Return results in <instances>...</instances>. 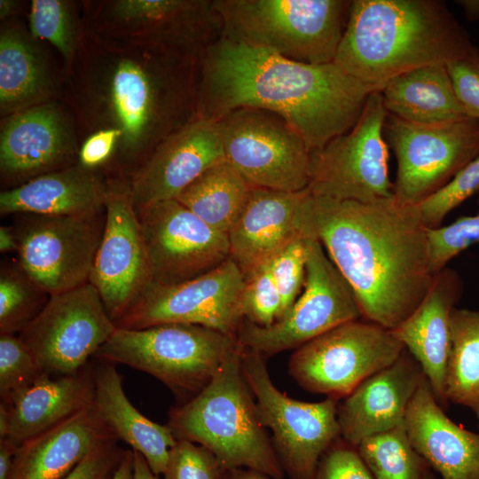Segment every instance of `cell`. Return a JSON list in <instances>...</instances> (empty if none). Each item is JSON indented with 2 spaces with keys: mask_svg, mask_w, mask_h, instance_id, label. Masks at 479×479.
Segmentation results:
<instances>
[{
  "mask_svg": "<svg viewBox=\"0 0 479 479\" xmlns=\"http://www.w3.org/2000/svg\"><path fill=\"white\" fill-rule=\"evenodd\" d=\"M241 350L239 342L201 391L170 408L168 426L177 440L210 450L227 471L247 468L283 479L285 471L242 373Z\"/></svg>",
  "mask_w": 479,
  "mask_h": 479,
  "instance_id": "cell-4",
  "label": "cell"
},
{
  "mask_svg": "<svg viewBox=\"0 0 479 479\" xmlns=\"http://www.w3.org/2000/svg\"><path fill=\"white\" fill-rule=\"evenodd\" d=\"M117 442L109 440L94 448L63 479H111L126 452Z\"/></svg>",
  "mask_w": 479,
  "mask_h": 479,
  "instance_id": "cell-45",
  "label": "cell"
},
{
  "mask_svg": "<svg viewBox=\"0 0 479 479\" xmlns=\"http://www.w3.org/2000/svg\"><path fill=\"white\" fill-rule=\"evenodd\" d=\"M108 184L80 164L35 177L0 193L6 215L81 216L105 210Z\"/></svg>",
  "mask_w": 479,
  "mask_h": 479,
  "instance_id": "cell-25",
  "label": "cell"
},
{
  "mask_svg": "<svg viewBox=\"0 0 479 479\" xmlns=\"http://www.w3.org/2000/svg\"><path fill=\"white\" fill-rule=\"evenodd\" d=\"M446 66L467 115L479 120V51L475 48Z\"/></svg>",
  "mask_w": 479,
  "mask_h": 479,
  "instance_id": "cell-44",
  "label": "cell"
},
{
  "mask_svg": "<svg viewBox=\"0 0 479 479\" xmlns=\"http://www.w3.org/2000/svg\"><path fill=\"white\" fill-rule=\"evenodd\" d=\"M109 440L117 439L91 404L22 442L9 479H63L90 452Z\"/></svg>",
  "mask_w": 479,
  "mask_h": 479,
  "instance_id": "cell-24",
  "label": "cell"
},
{
  "mask_svg": "<svg viewBox=\"0 0 479 479\" xmlns=\"http://www.w3.org/2000/svg\"><path fill=\"white\" fill-rule=\"evenodd\" d=\"M93 395L92 365L88 364L72 374H44L9 401L3 402L10 412L9 433L5 438L20 445L90 406Z\"/></svg>",
  "mask_w": 479,
  "mask_h": 479,
  "instance_id": "cell-26",
  "label": "cell"
},
{
  "mask_svg": "<svg viewBox=\"0 0 479 479\" xmlns=\"http://www.w3.org/2000/svg\"><path fill=\"white\" fill-rule=\"evenodd\" d=\"M297 226L322 244L369 322L395 329L433 283L428 227L417 206L337 200L305 189Z\"/></svg>",
  "mask_w": 479,
  "mask_h": 479,
  "instance_id": "cell-1",
  "label": "cell"
},
{
  "mask_svg": "<svg viewBox=\"0 0 479 479\" xmlns=\"http://www.w3.org/2000/svg\"><path fill=\"white\" fill-rule=\"evenodd\" d=\"M304 192L252 188L246 206L227 233L230 258L244 276L300 233L297 216Z\"/></svg>",
  "mask_w": 479,
  "mask_h": 479,
  "instance_id": "cell-23",
  "label": "cell"
},
{
  "mask_svg": "<svg viewBox=\"0 0 479 479\" xmlns=\"http://www.w3.org/2000/svg\"><path fill=\"white\" fill-rule=\"evenodd\" d=\"M227 469L208 448L178 439L169 450L163 479H224Z\"/></svg>",
  "mask_w": 479,
  "mask_h": 479,
  "instance_id": "cell-40",
  "label": "cell"
},
{
  "mask_svg": "<svg viewBox=\"0 0 479 479\" xmlns=\"http://www.w3.org/2000/svg\"><path fill=\"white\" fill-rule=\"evenodd\" d=\"M383 131L397 162L394 198L404 205H419L479 155L475 118L422 124L388 114Z\"/></svg>",
  "mask_w": 479,
  "mask_h": 479,
  "instance_id": "cell-10",
  "label": "cell"
},
{
  "mask_svg": "<svg viewBox=\"0 0 479 479\" xmlns=\"http://www.w3.org/2000/svg\"><path fill=\"white\" fill-rule=\"evenodd\" d=\"M431 268L435 273L459 253L479 242V212L448 225L428 228Z\"/></svg>",
  "mask_w": 479,
  "mask_h": 479,
  "instance_id": "cell-41",
  "label": "cell"
},
{
  "mask_svg": "<svg viewBox=\"0 0 479 479\" xmlns=\"http://www.w3.org/2000/svg\"><path fill=\"white\" fill-rule=\"evenodd\" d=\"M18 242L12 226L0 227V252H17Z\"/></svg>",
  "mask_w": 479,
  "mask_h": 479,
  "instance_id": "cell-49",
  "label": "cell"
},
{
  "mask_svg": "<svg viewBox=\"0 0 479 479\" xmlns=\"http://www.w3.org/2000/svg\"><path fill=\"white\" fill-rule=\"evenodd\" d=\"M245 276L228 258L208 272L173 285L152 284L114 324L142 329L165 323L202 326L238 336L244 320Z\"/></svg>",
  "mask_w": 479,
  "mask_h": 479,
  "instance_id": "cell-14",
  "label": "cell"
},
{
  "mask_svg": "<svg viewBox=\"0 0 479 479\" xmlns=\"http://www.w3.org/2000/svg\"><path fill=\"white\" fill-rule=\"evenodd\" d=\"M422 479H437L431 472L430 467H428L424 472Z\"/></svg>",
  "mask_w": 479,
  "mask_h": 479,
  "instance_id": "cell-55",
  "label": "cell"
},
{
  "mask_svg": "<svg viewBox=\"0 0 479 479\" xmlns=\"http://www.w3.org/2000/svg\"><path fill=\"white\" fill-rule=\"evenodd\" d=\"M92 366V406L97 414L118 441L145 459L153 474L162 475L177 441L170 428L149 420L131 404L115 364L99 360Z\"/></svg>",
  "mask_w": 479,
  "mask_h": 479,
  "instance_id": "cell-27",
  "label": "cell"
},
{
  "mask_svg": "<svg viewBox=\"0 0 479 479\" xmlns=\"http://www.w3.org/2000/svg\"><path fill=\"white\" fill-rule=\"evenodd\" d=\"M388 114L381 92H372L349 131L310 153L307 192L358 202L393 199L394 184L389 177L388 143L383 131Z\"/></svg>",
  "mask_w": 479,
  "mask_h": 479,
  "instance_id": "cell-8",
  "label": "cell"
},
{
  "mask_svg": "<svg viewBox=\"0 0 479 479\" xmlns=\"http://www.w3.org/2000/svg\"><path fill=\"white\" fill-rule=\"evenodd\" d=\"M479 192V155L465 166L444 187L417 205L428 228L442 225L444 217Z\"/></svg>",
  "mask_w": 479,
  "mask_h": 479,
  "instance_id": "cell-39",
  "label": "cell"
},
{
  "mask_svg": "<svg viewBox=\"0 0 479 479\" xmlns=\"http://www.w3.org/2000/svg\"><path fill=\"white\" fill-rule=\"evenodd\" d=\"M31 33L43 38L68 59L73 51V31L67 4L59 0H33L29 15Z\"/></svg>",
  "mask_w": 479,
  "mask_h": 479,
  "instance_id": "cell-42",
  "label": "cell"
},
{
  "mask_svg": "<svg viewBox=\"0 0 479 479\" xmlns=\"http://www.w3.org/2000/svg\"><path fill=\"white\" fill-rule=\"evenodd\" d=\"M444 398L469 409L479 428V310L456 307L452 312Z\"/></svg>",
  "mask_w": 479,
  "mask_h": 479,
  "instance_id": "cell-32",
  "label": "cell"
},
{
  "mask_svg": "<svg viewBox=\"0 0 479 479\" xmlns=\"http://www.w3.org/2000/svg\"><path fill=\"white\" fill-rule=\"evenodd\" d=\"M404 426L412 447L442 479H479V433L445 414L426 377L409 404Z\"/></svg>",
  "mask_w": 479,
  "mask_h": 479,
  "instance_id": "cell-20",
  "label": "cell"
},
{
  "mask_svg": "<svg viewBox=\"0 0 479 479\" xmlns=\"http://www.w3.org/2000/svg\"><path fill=\"white\" fill-rule=\"evenodd\" d=\"M373 91L335 62L300 63L221 36L200 57L197 112L215 121L240 107L273 112L311 153L349 131Z\"/></svg>",
  "mask_w": 479,
  "mask_h": 479,
  "instance_id": "cell-2",
  "label": "cell"
},
{
  "mask_svg": "<svg viewBox=\"0 0 479 479\" xmlns=\"http://www.w3.org/2000/svg\"><path fill=\"white\" fill-rule=\"evenodd\" d=\"M314 479H374L357 447L339 437L321 457Z\"/></svg>",
  "mask_w": 479,
  "mask_h": 479,
  "instance_id": "cell-43",
  "label": "cell"
},
{
  "mask_svg": "<svg viewBox=\"0 0 479 479\" xmlns=\"http://www.w3.org/2000/svg\"><path fill=\"white\" fill-rule=\"evenodd\" d=\"M281 305L279 292L266 262L245 276L241 298L244 319L268 327L279 319Z\"/></svg>",
  "mask_w": 479,
  "mask_h": 479,
  "instance_id": "cell-38",
  "label": "cell"
},
{
  "mask_svg": "<svg viewBox=\"0 0 479 479\" xmlns=\"http://www.w3.org/2000/svg\"><path fill=\"white\" fill-rule=\"evenodd\" d=\"M157 79L137 61L123 59L114 67L110 81V102L122 131L125 153L135 154L148 141L147 137L166 117H174L184 95L183 91L161 94Z\"/></svg>",
  "mask_w": 479,
  "mask_h": 479,
  "instance_id": "cell-28",
  "label": "cell"
},
{
  "mask_svg": "<svg viewBox=\"0 0 479 479\" xmlns=\"http://www.w3.org/2000/svg\"><path fill=\"white\" fill-rule=\"evenodd\" d=\"M111 479H134V452L126 449L125 455Z\"/></svg>",
  "mask_w": 479,
  "mask_h": 479,
  "instance_id": "cell-48",
  "label": "cell"
},
{
  "mask_svg": "<svg viewBox=\"0 0 479 479\" xmlns=\"http://www.w3.org/2000/svg\"><path fill=\"white\" fill-rule=\"evenodd\" d=\"M116 18L143 25L163 46L203 53L222 36L213 0H121Z\"/></svg>",
  "mask_w": 479,
  "mask_h": 479,
  "instance_id": "cell-29",
  "label": "cell"
},
{
  "mask_svg": "<svg viewBox=\"0 0 479 479\" xmlns=\"http://www.w3.org/2000/svg\"><path fill=\"white\" fill-rule=\"evenodd\" d=\"M266 263L281 297L280 319L291 309L303 287L306 266L304 236L300 232Z\"/></svg>",
  "mask_w": 479,
  "mask_h": 479,
  "instance_id": "cell-37",
  "label": "cell"
},
{
  "mask_svg": "<svg viewBox=\"0 0 479 479\" xmlns=\"http://www.w3.org/2000/svg\"><path fill=\"white\" fill-rule=\"evenodd\" d=\"M134 479H159V476L151 470L145 459L134 451Z\"/></svg>",
  "mask_w": 479,
  "mask_h": 479,
  "instance_id": "cell-50",
  "label": "cell"
},
{
  "mask_svg": "<svg viewBox=\"0 0 479 479\" xmlns=\"http://www.w3.org/2000/svg\"><path fill=\"white\" fill-rule=\"evenodd\" d=\"M51 295L19 266L0 268V334H20L43 310Z\"/></svg>",
  "mask_w": 479,
  "mask_h": 479,
  "instance_id": "cell-35",
  "label": "cell"
},
{
  "mask_svg": "<svg viewBox=\"0 0 479 479\" xmlns=\"http://www.w3.org/2000/svg\"><path fill=\"white\" fill-rule=\"evenodd\" d=\"M98 289L88 282L51 295L20 333L42 372L59 376L79 372L116 329Z\"/></svg>",
  "mask_w": 479,
  "mask_h": 479,
  "instance_id": "cell-15",
  "label": "cell"
},
{
  "mask_svg": "<svg viewBox=\"0 0 479 479\" xmlns=\"http://www.w3.org/2000/svg\"><path fill=\"white\" fill-rule=\"evenodd\" d=\"M90 282L115 323L152 284V273L129 184H108L106 221Z\"/></svg>",
  "mask_w": 479,
  "mask_h": 479,
  "instance_id": "cell-17",
  "label": "cell"
},
{
  "mask_svg": "<svg viewBox=\"0 0 479 479\" xmlns=\"http://www.w3.org/2000/svg\"><path fill=\"white\" fill-rule=\"evenodd\" d=\"M225 161L253 187L297 192L310 181V152L280 115L240 107L218 120Z\"/></svg>",
  "mask_w": 479,
  "mask_h": 479,
  "instance_id": "cell-12",
  "label": "cell"
},
{
  "mask_svg": "<svg viewBox=\"0 0 479 479\" xmlns=\"http://www.w3.org/2000/svg\"><path fill=\"white\" fill-rule=\"evenodd\" d=\"M306 266L303 291L291 309L268 327L246 319L238 333L244 348L264 358L297 349L344 323L357 320L361 312L355 294L315 238L304 236Z\"/></svg>",
  "mask_w": 479,
  "mask_h": 479,
  "instance_id": "cell-9",
  "label": "cell"
},
{
  "mask_svg": "<svg viewBox=\"0 0 479 479\" xmlns=\"http://www.w3.org/2000/svg\"><path fill=\"white\" fill-rule=\"evenodd\" d=\"M122 138L118 128L99 130L83 143L79 153V164L94 169L105 163L111 156L116 143Z\"/></svg>",
  "mask_w": 479,
  "mask_h": 479,
  "instance_id": "cell-46",
  "label": "cell"
},
{
  "mask_svg": "<svg viewBox=\"0 0 479 479\" xmlns=\"http://www.w3.org/2000/svg\"><path fill=\"white\" fill-rule=\"evenodd\" d=\"M216 121L197 115L160 141L130 185L136 209L176 199L211 166L224 161Z\"/></svg>",
  "mask_w": 479,
  "mask_h": 479,
  "instance_id": "cell-18",
  "label": "cell"
},
{
  "mask_svg": "<svg viewBox=\"0 0 479 479\" xmlns=\"http://www.w3.org/2000/svg\"><path fill=\"white\" fill-rule=\"evenodd\" d=\"M16 8V3L10 0H1L0 1V17L4 19L10 16Z\"/></svg>",
  "mask_w": 479,
  "mask_h": 479,
  "instance_id": "cell-54",
  "label": "cell"
},
{
  "mask_svg": "<svg viewBox=\"0 0 479 479\" xmlns=\"http://www.w3.org/2000/svg\"><path fill=\"white\" fill-rule=\"evenodd\" d=\"M224 479H271V477L247 468H236L227 472Z\"/></svg>",
  "mask_w": 479,
  "mask_h": 479,
  "instance_id": "cell-51",
  "label": "cell"
},
{
  "mask_svg": "<svg viewBox=\"0 0 479 479\" xmlns=\"http://www.w3.org/2000/svg\"><path fill=\"white\" fill-rule=\"evenodd\" d=\"M34 356L19 335L0 334V396L2 402L32 385L43 375Z\"/></svg>",
  "mask_w": 479,
  "mask_h": 479,
  "instance_id": "cell-36",
  "label": "cell"
},
{
  "mask_svg": "<svg viewBox=\"0 0 479 479\" xmlns=\"http://www.w3.org/2000/svg\"><path fill=\"white\" fill-rule=\"evenodd\" d=\"M222 37L310 65L334 61L348 0H213Z\"/></svg>",
  "mask_w": 479,
  "mask_h": 479,
  "instance_id": "cell-5",
  "label": "cell"
},
{
  "mask_svg": "<svg viewBox=\"0 0 479 479\" xmlns=\"http://www.w3.org/2000/svg\"><path fill=\"white\" fill-rule=\"evenodd\" d=\"M404 350L392 330L357 319L295 349L288 372L305 390L340 400L392 365Z\"/></svg>",
  "mask_w": 479,
  "mask_h": 479,
  "instance_id": "cell-11",
  "label": "cell"
},
{
  "mask_svg": "<svg viewBox=\"0 0 479 479\" xmlns=\"http://www.w3.org/2000/svg\"><path fill=\"white\" fill-rule=\"evenodd\" d=\"M71 153L65 123L51 105L34 106L8 118L1 130L3 177L25 182L55 170Z\"/></svg>",
  "mask_w": 479,
  "mask_h": 479,
  "instance_id": "cell-22",
  "label": "cell"
},
{
  "mask_svg": "<svg viewBox=\"0 0 479 479\" xmlns=\"http://www.w3.org/2000/svg\"><path fill=\"white\" fill-rule=\"evenodd\" d=\"M45 87L43 68L31 45L18 33L0 36V103L2 110L23 106Z\"/></svg>",
  "mask_w": 479,
  "mask_h": 479,
  "instance_id": "cell-33",
  "label": "cell"
},
{
  "mask_svg": "<svg viewBox=\"0 0 479 479\" xmlns=\"http://www.w3.org/2000/svg\"><path fill=\"white\" fill-rule=\"evenodd\" d=\"M456 3L463 9L467 20H479V0H459Z\"/></svg>",
  "mask_w": 479,
  "mask_h": 479,
  "instance_id": "cell-52",
  "label": "cell"
},
{
  "mask_svg": "<svg viewBox=\"0 0 479 479\" xmlns=\"http://www.w3.org/2000/svg\"><path fill=\"white\" fill-rule=\"evenodd\" d=\"M357 449L374 479H422L428 467L412 447L404 423L365 438Z\"/></svg>",
  "mask_w": 479,
  "mask_h": 479,
  "instance_id": "cell-34",
  "label": "cell"
},
{
  "mask_svg": "<svg viewBox=\"0 0 479 479\" xmlns=\"http://www.w3.org/2000/svg\"><path fill=\"white\" fill-rule=\"evenodd\" d=\"M18 446L8 438L0 439V479H9Z\"/></svg>",
  "mask_w": 479,
  "mask_h": 479,
  "instance_id": "cell-47",
  "label": "cell"
},
{
  "mask_svg": "<svg viewBox=\"0 0 479 479\" xmlns=\"http://www.w3.org/2000/svg\"><path fill=\"white\" fill-rule=\"evenodd\" d=\"M238 345L237 336L211 328L165 323L142 329L116 327L94 357L146 373L185 403L210 382Z\"/></svg>",
  "mask_w": 479,
  "mask_h": 479,
  "instance_id": "cell-6",
  "label": "cell"
},
{
  "mask_svg": "<svg viewBox=\"0 0 479 479\" xmlns=\"http://www.w3.org/2000/svg\"><path fill=\"white\" fill-rule=\"evenodd\" d=\"M253 186L227 161L205 170L176 198L214 229L228 233Z\"/></svg>",
  "mask_w": 479,
  "mask_h": 479,
  "instance_id": "cell-31",
  "label": "cell"
},
{
  "mask_svg": "<svg viewBox=\"0 0 479 479\" xmlns=\"http://www.w3.org/2000/svg\"><path fill=\"white\" fill-rule=\"evenodd\" d=\"M424 377L418 362L404 349L392 365L365 380L338 404L341 437L357 447L366 437L404 424Z\"/></svg>",
  "mask_w": 479,
  "mask_h": 479,
  "instance_id": "cell-19",
  "label": "cell"
},
{
  "mask_svg": "<svg viewBox=\"0 0 479 479\" xmlns=\"http://www.w3.org/2000/svg\"><path fill=\"white\" fill-rule=\"evenodd\" d=\"M477 202H478V205H479V197H478V200H477Z\"/></svg>",
  "mask_w": 479,
  "mask_h": 479,
  "instance_id": "cell-56",
  "label": "cell"
},
{
  "mask_svg": "<svg viewBox=\"0 0 479 479\" xmlns=\"http://www.w3.org/2000/svg\"><path fill=\"white\" fill-rule=\"evenodd\" d=\"M463 282L448 267L437 271L427 294L399 326L392 330L422 369L436 399L446 408L444 378L451 349V316L461 298Z\"/></svg>",
  "mask_w": 479,
  "mask_h": 479,
  "instance_id": "cell-21",
  "label": "cell"
},
{
  "mask_svg": "<svg viewBox=\"0 0 479 479\" xmlns=\"http://www.w3.org/2000/svg\"><path fill=\"white\" fill-rule=\"evenodd\" d=\"M10 412L8 406L1 402L0 404V439L5 438L9 433Z\"/></svg>",
  "mask_w": 479,
  "mask_h": 479,
  "instance_id": "cell-53",
  "label": "cell"
},
{
  "mask_svg": "<svg viewBox=\"0 0 479 479\" xmlns=\"http://www.w3.org/2000/svg\"><path fill=\"white\" fill-rule=\"evenodd\" d=\"M241 369L262 422L272 432L284 471L291 479H314L321 457L341 437L339 400L309 403L289 397L273 384L264 357L244 347Z\"/></svg>",
  "mask_w": 479,
  "mask_h": 479,
  "instance_id": "cell-7",
  "label": "cell"
},
{
  "mask_svg": "<svg viewBox=\"0 0 479 479\" xmlns=\"http://www.w3.org/2000/svg\"><path fill=\"white\" fill-rule=\"evenodd\" d=\"M381 94L388 113L408 122L435 124L469 117L457 97L446 65L399 75Z\"/></svg>",
  "mask_w": 479,
  "mask_h": 479,
  "instance_id": "cell-30",
  "label": "cell"
},
{
  "mask_svg": "<svg viewBox=\"0 0 479 479\" xmlns=\"http://www.w3.org/2000/svg\"><path fill=\"white\" fill-rule=\"evenodd\" d=\"M17 216V263L35 283L53 295L90 282L106 208L81 216Z\"/></svg>",
  "mask_w": 479,
  "mask_h": 479,
  "instance_id": "cell-13",
  "label": "cell"
},
{
  "mask_svg": "<svg viewBox=\"0 0 479 479\" xmlns=\"http://www.w3.org/2000/svg\"><path fill=\"white\" fill-rule=\"evenodd\" d=\"M136 211L152 284L185 282L230 258L228 235L209 226L177 199L157 201Z\"/></svg>",
  "mask_w": 479,
  "mask_h": 479,
  "instance_id": "cell-16",
  "label": "cell"
},
{
  "mask_svg": "<svg viewBox=\"0 0 479 479\" xmlns=\"http://www.w3.org/2000/svg\"><path fill=\"white\" fill-rule=\"evenodd\" d=\"M475 48L444 2L354 0L334 62L381 92L399 75L447 65Z\"/></svg>",
  "mask_w": 479,
  "mask_h": 479,
  "instance_id": "cell-3",
  "label": "cell"
}]
</instances>
